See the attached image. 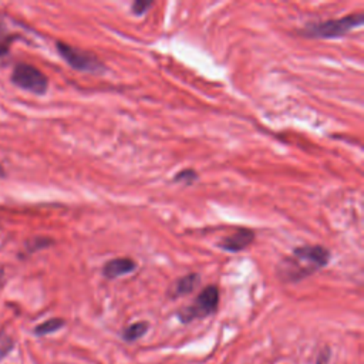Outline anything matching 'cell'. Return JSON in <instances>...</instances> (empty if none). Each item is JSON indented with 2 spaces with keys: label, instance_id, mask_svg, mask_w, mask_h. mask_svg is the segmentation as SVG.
<instances>
[{
  "label": "cell",
  "instance_id": "obj_7",
  "mask_svg": "<svg viewBox=\"0 0 364 364\" xmlns=\"http://www.w3.org/2000/svg\"><path fill=\"white\" fill-rule=\"evenodd\" d=\"M136 269V262L131 257H115L108 260L102 267V274L107 279H118L129 274Z\"/></svg>",
  "mask_w": 364,
  "mask_h": 364
},
{
  "label": "cell",
  "instance_id": "obj_14",
  "mask_svg": "<svg viewBox=\"0 0 364 364\" xmlns=\"http://www.w3.org/2000/svg\"><path fill=\"white\" fill-rule=\"evenodd\" d=\"M152 6H154L152 1L135 0V1L131 4V11H132L135 16H144Z\"/></svg>",
  "mask_w": 364,
  "mask_h": 364
},
{
  "label": "cell",
  "instance_id": "obj_4",
  "mask_svg": "<svg viewBox=\"0 0 364 364\" xmlns=\"http://www.w3.org/2000/svg\"><path fill=\"white\" fill-rule=\"evenodd\" d=\"M219 289L215 284L205 287L195 299V301L178 311V320L188 324L198 318H205L218 310Z\"/></svg>",
  "mask_w": 364,
  "mask_h": 364
},
{
  "label": "cell",
  "instance_id": "obj_16",
  "mask_svg": "<svg viewBox=\"0 0 364 364\" xmlns=\"http://www.w3.org/2000/svg\"><path fill=\"white\" fill-rule=\"evenodd\" d=\"M330 355H331V350H330L328 347H323V348L318 351V354H317L316 364H328Z\"/></svg>",
  "mask_w": 364,
  "mask_h": 364
},
{
  "label": "cell",
  "instance_id": "obj_10",
  "mask_svg": "<svg viewBox=\"0 0 364 364\" xmlns=\"http://www.w3.org/2000/svg\"><path fill=\"white\" fill-rule=\"evenodd\" d=\"M65 326V320L61 318V317H51L40 324H37L34 327V334L36 336H47V334H51V333H55L58 331L60 328H63Z\"/></svg>",
  "mask_w": 364,
  "mask_h": 364
},
{
  "label": "cell",
  "instance_id": "obj_13",
  "mask_svg": "<svg viewBox=\"0 0 364 364\" xmlns=\"http://www.w3.org/2000/svg\"><path fill=\"white\" fill-rule=\"evenodd\" d=\"M14 38V36L9 31V27L3 18V16L0 14V47L9 50V43Z\"/></svg>",
  "mask_w": 364,
  "mask_h": 364
},
{
  "label": "cell",
  "instance_id": "obj_15",
  "mask_svg": "<svg viewBox=\"0 0 364 364\" xmlns=\"http://www.w3.org/2000/svg\"><path fill=\"white\" fill-rule=\"evenodd\" d=\"M53 243H54V242H53L50 237H34V239H31V240L27 243V246H28L30 252H36V250L43 249V247H47V246H50V245H53Z\"/></svg>",
  "mask_w": 364,
  "mask_h": 364
},
{
  "label": "cell",
  "instance_id": "obj_9",
  "mask_svg": "<svg viewBox=\"0 0 364 364\" xmlns=\"http://www.w3.org/2000/svg\"><path fill=\"white\" fill-rule=\"evenodd\" d=\"M148 328H149L148 321H135L122 328L121 337H122V340L131 343V341L141 338L148 331Z\"/></svg>",
  "mask_w": 364,
  "mask_h": 364
},
{
  "label": "cell",
  "instance_id": "obj_5",
  "mask_svg": "<svg viewBox=\"0 0 364 364\" xmlns=\"http://www.w3.org/2000/svg\"><path fill=\"white\" fill-rule=\"evenodd\" d=\"M10 80L16 87L33 92L36 95H43L48 90L47 75L37 67L27 63H18L13 68Z\"/></svg>",
  "mask_w": 364,
  "mask_h": 364
},
{
  "label": "cell",
  "instance_id": "obj_2",
  "mask_svg": "<svg viewBox=\"0 0 364 364\" xmlns=\"http://www.w3.org/2000/svg\"><path fill=\"white\" fill-rule=\"evenodd\" d=\"M364 23V14L361 11L350 13L344 17L324 20L318 23L306 24L299 33L307 38H340L348 31L361 27Z\"/></svg>",
  "mask_w": 364,
  "mask_h": 364
},
{
  "label": "cell",
  "instance_id": "obj_3",
  "mask_svg": "<svg viewBox=\"0 0 364 364\" xmlns=\"http://www.w3.org/2000/svg\"><path fill=\"white\" fill-rule=\"evenodd\" d=\"M55 48L61 58L74 70L90 73V74H102L105 73L104 63L94 54L82 48H77L64 41H57Z\"/></svg>",
  "mask_w": 364,
  "mask_h": 364
},
{
  "label": "cell",
  "instance_id": "obj_18",
  "mask_svg": "<svg viewBox=\"0 0 364 364\" xmlns=\"http://www.w3.org/2000/svg\"><path fill=\"white\" fill-rule=\"evenodd\" d=\"M6 54H7V50H6V48H1V47H0V58H3V57H4Z\"/></svg>",
  "mask_w": 364,
  "mask_h": 364
},
{
  "label": "cell",
  "instance_id": "obj_12",
  "mask_svg": "<svg viewBox=\"0 0 364 364\" xmlns=\"http://www.w3.org/2000/svg\"><path fill=\"white\" fill-rule=\"evenodd\" d=\"M198 181V173L195 169H182L173 176V182L176 183H185V185H192Z\"/></svg>",
  "mask_w": 364,
  "mask_h": 364
},
{
  "label": "cell",
  "instance_id": "obj_19",
  "mask_svg": "<svg viewBox=\"0 0 364 364\" xmlns=\"http://www.w3.org/2000/svg\"><path fill=\"white\" fill-rule=\"evenodd\" d=\"M1 176H4V169H3V166L0 165V178H1Z\"/></svg>",
  "mask_w": 364,
  "mask_h": 364
},
{
  "label": "cell",
  "instance_id": "obj_17",
  "mask_svg": "<svg viewBox=\"0 0 364 364\" xmlns=\"http://www.w3.org/2000/svg\"><path fill=\"white\" fill-rule=\"evenodd\" d=\"M4 282H6V277H4V270H3V269H0V289L3 287Z\"/></svg>",
  "mask_w": 364,
  "mask_h": 364
},
{
  "label": "cell",
  "instance_id": "obj_11",
  "mask_svg": "<svg viewBox=\"0 0 364 364\" xmlns=\"http://www.w3.org/2000/svg\"><path fill=\"white\" fill-rule=\"evenodd\" d=\"M14 348V340L10 334L0 330V361L4 360Z\"/></svg>",
  "mask_w": 364,
  "mask_h": 364
},
{
  "label": "cell",
  "instance_id": "obj_6",
  "mask_svg": "<svg viewBox=\"0 0 364 364\" xmlns=\"http://www.w3.org/2000/svg\"><path fill=\"white\" fill-rule=\"evenodd\" d=\"M255 240V232L247 228H239L233 233L225 236L220 242H218V247L225 252L237 253L252 245Z\"/></svg>",
  "mask_w": 364,
  "mask_h": 364
},
{
  "label": "cell",
  "instance_id": "obj_8",
  "mask_svg": "<svg viewBox=\"0 0 364 364\" xmlns=\"http://www.w3.org/2000/svg\"><path fill=\"white\" fill-rule=\"evenodd\" d=\"M199 282H200V276L198 273H188V274L176 279L171 284V287L168 290V296L172 299H176V297L185 296V294H189L199 284Z\"/></svg>",
  "mask_w": 364,
  "mask_h": 364
},
{
  "label": "cell",
  "instance_id": "obj_20",
  "mask_svg": "<svg viewBox=\"0 0 364 364\" xmlns=\"http://www.w3.org/2000/svg\"><path fill=\"white\" fill-rule=\"evenodd\" d=\"M55 364H64V363H55Z\"/></svg>",
  "mask_w": 364,
  "mask_h": 364
},
{
  "label": "cell",
  "instance_id": "obj_1",
  "mask_svg": "<svg viewBox=\"0 0 364 364\" xmlns=\"http://www.w3.org/2000/svg\"><path fill=\"white\" fill-rule=\"evenodd\" d=\"M330 262V252L321 245H303L294 247L291 255L277 266V274L283 283H297L321 270Z\"/></svg>",
  "mask_w": 364,
  "mask_h": 364
}]
</instances>
